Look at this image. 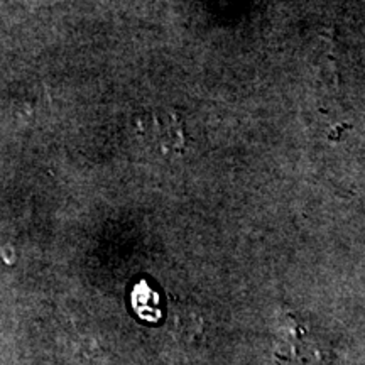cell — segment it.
I'll use <instances>...</instances> for the list:
<instances>
[{
  "label": "cell",
  "mask_w": 365,
  "mask_h": 365,
  "mask_svg": "<svg viewBox=\"0 0 365 365\" xmlns=\"http://www.w3.org/2000/svg\"><path fill=\"white\" fill-rule=\"evenodd\" d=\"M276 336L274 355L279 365H335V346L298 314L282 312Z\"/></svg>",
  "instance_id": "1"
},
{
  "label": "cell",
  "mask_w": 365,
  "mask_h": 365,
  "mask_svg": "<svg viewBox=\"0 0 365 365\" xmlns=\"http://www.w3.org/2000/svg\"><path fill=\"white\" fill-rule=\"evenodd\" d=\"M135 130L148 148L159 156H181L185 153V129L180 115L175 112L159 110L139 117Z\"/></svg>",
  "instance_id": "2"
},
{
  "label": "cell",
  "mask_w": 365,
  "mask_h": 365,
  "mask_svg": "<svg viewBox=\"0 0 365 365\" xmlns=\"http://www.w3.org/2000/svg\"><path fill=\"white\" fill-rule=\"evenodd\" d=\"M134 307L143 318H156V294L145 282H140L134 289Z\"/></svg>",
  "instance_id": "3"
}]
</instances>
